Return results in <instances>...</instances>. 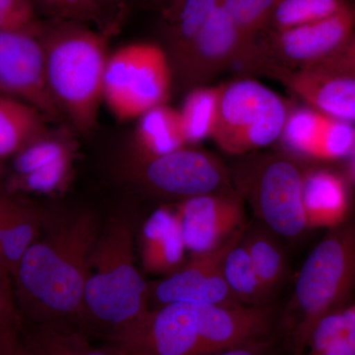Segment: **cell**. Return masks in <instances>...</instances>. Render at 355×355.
I'll use <instances>...</instances> for the list:
<instances>
[{
  "instance_id": "f546056e",
  "label": "cell",
  "mask_w": 355,
  "mask_h": 355,
  "mask_svg": "<svg viewBox=\"0 0 355 355\" xmlns=\"http://www.w3.org/2000/svg\"><path fill=\"white\" fill-rule=\"evenodd\" d=\"M326 116L312 108L294 110L287 116L279 139L292 153L314 159Z\"/></svg>"
},
{
  "instance_id": "b9f144b4",
  "label": "cell",
  "mask_w": 355,
  "mask_h": 355,
  "mask_svg": "<svg viewBox=\"0 0 355 355\" xmlns=\"http://www.w3.org/2000/svg\"><path fill=\"white\" fill-rule=\"evenodd\" d=\"M220 1H221V0H220Z\"/></svg>"
},
{
  "instance_id": "44dd1931",
  "label": "cell",
  "mask_w": 355,
  "mask_h": 355,
  "mask_svg": "<svg viewBox=\"0 0 355 355\" xmlns=\"http://www.w3.org/2000/svg\"><path fill=\"white\" fill-rule=\"evenodd\" d=\"M220 0H171L162 9V46L171 67L193 43Z\"/></svg>"
},
{
  "instance_id": "5bb4252c",
  "label": "cell",
  "mask_w": 355,
  "mask_h": 355,
  "mask_svg": "<svg viewBox=\"0 0 355 355\" xmlns=\"http://www.w3.org/2000/svg\"><path fill=\"white\" fill-rule=\"evenodd\" d=\"M243 233L216 251L191 254L181 268L156 282L150 295L157 306L175 302L241 304L229 291L222 273V261L229 248Z\"/></svg>"
},
{
  "instance_id": "7a4b0ae2",
  "label": "cell",
  "mask_w": 355,
  "mask_h": 355,
  "mask_svg": "<svg viewBox=\"0 0 355 355\" xmlns=\"http://www.w3.org/2000/svg\"><path fill=\"white\" fill-rule=\"evenodd\" d=\"M46 83L64 116L81 132L92 130L103 101L109 36L67 21L41 20Z\"/></svg>"
},
{
  "instance_id": "cb8c5ba5",
  "label": "cell",
  "mask_w": 355,
  "mask_h": 355,
  "mask_svg": "<svg viewBox=\"0 0 355 355\" xmlns=\"http://www.w3.org/2000/svg\"><path fill=\"white\" fill-rule=\"evenodd\" d=\"M46 116L31 105L0 94V159L13 157L21 149L49 132Z\"/></svg>"
},
{
  "instance_id": "836d02e7",
  "label": "cell",
  "mask_w": 355,
  "mask_h": 355,
  "mask_svg": "<svg viewBox=\"0 0 355 355\" xmlns=\"http://www.w3.org/2000/svg\"><path fill=\"white\" fill-rule=\"evenodd\" d=\"M355 150V125L326 116L314 159L323 161L349 157Z\"/></svg>"
},
{
  "instance_id": "74e56055",
  "label": "cell",
  "mask_w": 355,
  "mask_h": 355,
  "mask_svg": "<svg viewBox=\"0 0 355 355\" xmlns=\"http://www.w3.org/2000/svg\"><path fill=\"white\" fill-rule=\"evenodd\" d=\"M266 350H268V345L266 340H263V342L248 343L233 349L222 350L210 355H266Z\"/></svg>"
},
{
  "instance_id": "603a6c76",
  "label": "cell",
  "mask_w": 355,
  "mask_h": 355,
  "mask_svg": "<svg viewBox=\"0 0 355 355\" xmlns=\"http://www.w3.org/2000/svg\"><path fill=\"white\" fill-rule=\"evenodd\" d=\"M133 153L140 157H156L188 146L179 111L159 105L137 119Z\"/></svg>"
},
{
  "instance_id": "d4e9b609",
  "label": "cell",
  "mask_w": 355,
  "mask_h": 355,
  "mask_svg": "<svg viewBox=\"0 0 355 355\" xmlns=\"http://www.w3.org/2000/svg\"><path fill=\"white\" fill-rule=\"evenodd\" d=\"M304 352L308 355H355V300L317 322Z\"/></svg>"
},
{
  "instance_id": "4dcf8cb0",
  "label": "cell",
  "mask_w": 355,
  "mask_h": 355,
  "mask_svg": "<svg viewBox=\"0 0 355 355\" xmlns=\"http://www.w3.org/2000/svg\"><path fill=\"white\" fill-rule=\"evenodd\" d=\"M73 151L70 140L62 135L46 132L13 156L14 176H23L51 164L64 154Z\"/></svg>"
},
{
  "instance_id": "30bf717a",
  "label": "cell",
  "mask_w": 355,
  "mask_h": 355,
  "mask_svg": "<svg viewBox=\"0 0 355 355\" xmlns=\"http://www.w3.org/2000/svg\"><path fill=\"white\" fill-rule=\"evenodd\" d=\"M108 340L121 355H205L198 303L149 308Z\"/></svg>"
},
{
  "instance_id": "6da1fadb",
  "label": "cell",
  "mask_w": 355,
  "mask_h": 355,
  "mask_svg": "<svg viewBox=\"0 0 355 355\" xmlns=\"http://www.w3.org/2000/svg\"><path fill=\"white\" fill-rule=\"evenodd\" d=\"M43 230L11 277L18 304L35 324L85 322L84 296L98 222L92 214H76L44 218Z\"/></svg>"
},
{
  "instance_id": "e575fe53",
  "label": "cell",
  "mask_w": 355,
  "mask_h": 355,
  "mask_svg": "<svg viewBox=\"0 0 355 355\" xmlns=\"http://www.w3.org/2000/svg\"><path fill=\"white\" fill-rule=\"evenodd\" d=\"M40 21L32 0H0V31L31 29Z\"/></svg>"
},
{
  "instance_id": "5b68a950",
  "label": "cell",
  "mask_w": 355,
  "mask_h": 355,
  "mask_svg": "<svg viewBox=\"0 0 355 355\" xmlns=\"http://www.w3.org/2000/svg\"><path fill=\"white\" fill-rule=\"evenodd\" d=\"M240 157L229 172L238 195L273 234L286 239L299 237L308 229L300 166L284 153H254Z\"/></svg>"
},
{
  "instance_id": "83f0119b",
  "label": "cell",
  "mask_w": 355,
  "mask_h": 355,
  "mask_svg": "<svg viewBox=\"0 0 355 355\" xmlns=\"http://www.w3.org/2000/svg\"><path fill=\"white\" fill-rule=\"evenodd\" d=\"M219 87L193 88L179 110L187 144L193 146L212 137L218 113Z\"/></svg>"
},
{
  "instance_id": "f1b7e54d",
  "label": "cell",
  "mask_w": 355,
  "mask_h": 355,
  "mask_svg": "<svg viewBox=\"0 0 355 355\" xmlns=\"http://www.w3.org/2000/svg\"><path fill=\"white\" fill-rule=\"evenodd\" d=\"M349 6L347 0H279L266 26L282 31L331 17Z\"/></svg>"
},
{
  "instance_id": "1f68e13d",
  "label": "cell",
  "mask_w": 355,
  "mask_h": 355,
  "mask_svg": "<svg viewBox=\"0 0 355 355\" xmlns=\"http://www.w3.org/2000/svg\"><path fill=\"white\" fill-rule=\"evenodd\" d=\"M73 158V151H70L51 164L44 166L30 174L13 176L7 190L11 193L24 191L39 193H51L62 190L69 180Z\"/></svg>"
},
{
  "instance_id": "484cf974",
  "label": "cell",
  "mask_w": 355,
  "mask_h": 355,
  "mask_svg": "<svg viewBox=\"0 0 355 355\" xmlns=\"http://www.w3.org/2000/svg\"><path fill=\"white\" fill-rule=\"evenodd\" d=\"M242 237L243 235L231 245L224 256L222 261L224 279L229 291L241 304L268 305L270 294L259 279Z\"/></svg>"
},
{
  "instance_id": "d6a6232c",
  "label": "cell",
  "mask_w": 355,
  "mask_h": 355,
  "mask_svg": "<svg viewBox=\"0 0 355 355\" xmlns=\"http://www.w3.org/2000/svg\"><path fill=\"white\" fill-rule=\"evenodd\" d=\"M279 2V0H221L220 4L248 43L254 46Z\"/></svg>"
},
{
  "instance_id": "d590c367",
  "label": "cell",
  "mask_w": 355,
  "mask_h": 355,
  "mask_svg": "<svg viewBox=\"0 0 355 355\" xmlns=\"http://www.w3.org/2000/svg\"><path fill=\"white\" fill-rule=\"evenodd\" d=\"M18 324L10 280L0 277V329L18 328Z\"/></svg>"
},
{
  "instance_id": "4316f807",
  "label": "cell",
  "mask_w": 355,
  "mask_h": 355,
  "mask_svg": "<svg viewBox=\"0 0 355 355\" xmlns=\"http://www.w3.org/2000/svg\"><path fill=\"white\" fill-rule=\"evenodd\" d=\"M277 237L261 224L245 229L242 237L257 275L270 294L282 284L286 272V254Z\"/></svg>"
},
{
  "instance_id": "d6986e66",
  "label": "cell",
  "mask_w": 355,
  "mask_h": 355,
  "mask_svg": "<svg viewBox=\"0 0 355 355\" xmlns=\"http://www.w3.org/2000/svg\"><path fill=\"white\" fill-rule=\"evenodd\" d=\"M44 219L36 207L3 188L0 209L2 257L11 277L26 252L39 239Z\"/></svg>"
},
{
  "instance_id": "8d00e7d4",
  "label": "cell",
  "mask_w": 355,
  "mask_h": 355,
  "mask_svg": "<svg viewBox=\"0 0 355 355\" xmlns=\"http://www.w3.org/2000/svg\"><path fill=\"white\" fill-rule=\"evenodd\" d=\"M0 355H19L18 328L0 329Z\"/></svg>"
},
{
  "instance_id": "f35d334b",
  "label": "cell",
  "mask_w": 355,
  "mask_h": 355,
  "mask_svg": "<svg viewBox=\"0 0 355 355\" xmlns=\"http://www.w3.org/2000/svg\"><path fill=\"white\" fill-rule=\"evenodd\" d=\"M3 191V187L0 186V209H1V195ZM0 277L6 280H10L11 277L9 272H7L6 265H4L3 257H2V248H1V228H0Z\"/></svg>"
},
{
  "instance_id": "2e32d148",
  "label": "cell",
  "mask_w": 355,
  "mask_h": 355,
  "mask_svg": "<svg viewBox=\"0 0 355 355\" xmlns=\"http://www.w3.org/2000/svg\"><path fill=\"white\" fill-rule=\"evenodd\" d=\"M310 108L355 125V78L316 70L280 71L270 76Z\"/></svg>"
},
{
  "instance_id": "9a60e30c",
  "label": "cell",
  "mask_w": 355,
  "mask_h": 355,
  "mask_svg": "<svg viewBox=\"0 0 355 355\" xmlns=\"http://www.w3.org/2000/svg\"><path fill=\"white\" fill-rule=\"evenodd\" d=\"M198 307L205 355L263 342L275 321L268 305L198 303Z\"/></svg>"
},
{
  "instance_id": "ab89813d",
  "label": "cell",
  "mask_w": 355,
  "mask_h": 355,
  "mask_svg": "<svg viewBox=\"0 0 355 355\" xmlns=\"http://www.w3.org/2000/svg\"><path fill=\"white\" fill-rule=\"evenodd\" d=\"M137 1L146 6H161L163 9L171 0H137Z\"/></svg>"
},
{
  "instance_id": "60d3db41",
  "label": "cell",
  "mask_w": 355,
  "mask_h": 355,
  "mask_svg": "<svg viewBox=\"0 0 355 355\" xmlns=\"http://www.w3.org/2000/svg\"><path fill=\"white\" fill-rule=\"evenodd\" d=\"M350 157H352V162H350V173H352V177L355 179V150Z\"/></svg>"
},
{
  "instance_id": "7402d4cb",
  "label": "cell",
  "mask_w": 355,
  "mask_h": 355,
  "mask_svg": "<svg viewBox=\"0 0 355 355\" xmlns=\"http://www.w3.org/2000/svg\"><path fill=\"white\" fill-rule=\"evenodd\" d=\"M19 355H121L110 345L96 347L72 324L37 323L19 338Z\"/></svg>"
},
{
  "instance_id": "e0dca14e",
  "label": "cell",
  "mask_w": 355,
  "mask_h": 355,
  "mask_svg": "<svg viewBox=\"0 0 355 355\" xmlns=\"http://www.w3.org/2000/svg\"><path fill=\"white\" fill-rule=\"evenodd\" d=\"M139 253L147 272L170 275L186 261L187 249L175 207L154 210L142 225Z\"/></svg>"
},
{
  "instance_id": "8fae6325",
  "label": "cell",
  "mask_w": 355,
  "mask_h": 355,
  "mask_svg": "<svg viewBox=\"0 0 355 355\" xmlns=\"http://www.w3.org/2000/svg\"><path fill=\"white\" fill-rule=\"evenodd\" d=\"M40 23L31 29L0 31V94L27 103L46 119L58 121L64 114L46 83Z\"/></svg>"
},
{
  "instance_id": "8992f818",
  "label": "cell",
  "mask_w": 355,
  "mask_h": 355,
  "mask_svg": "<svg viewBox=\"0 0 355 355\" xmlns=\"http://www.w3.org/2000/svg\"><path fill=\"white\" fill-rule=\"evenodd\" d=\"M288 116L286 103L254 79L219 86L218 113L212 139L224 153L244 156L272 146Z\"/></svg>"
},
{
  "instance_id": "3957f363",
  "label": "cell",
  "mask_w": 355,
  "mask_h": 355,
  "mask_svg": "<svg viewBox=\"0 0 355 355\" xmlns=\"http://www.w3.org/2000/svg\"><path fill=\"white\" fill-rule=\"evenodd\" d=\"M355 291V220L330 229L299 270L284 314L297 354L304 352L311 331L321 318L350 302Z\"/></svg>"
},
{
  "instance_id": "52a82bcc",
  "label": "cell",
  "mask_w": 355,
  "mask_h": 355,
  "mask_svg": "<svg viewBox=\"0 0 355 355\" xmlns=\"http://www.w3.org/2000/svg\"><path fill=\"white\" fill-rule=\"evenodd\" d=\"M169 58L157 44L132 43L109 55L103 79V101L121 121L139 119L166 104L172 84Z\"/></svg>"
},
{
  "instance_id": "4fadbf2b",
  "label": "cell",
  "mask_w": 355,
  "mask_h": 355,
  "mask_svg": "<svg viewBox=\"0 0 355 355\" xmlns=\"http://www.w3.org/2000/svg\"><path fill=\"white\" fill-rule=\"evenodd\" d=\"M187 252L209 253L244 232V200L237 191L209 193L175 205Z\"/></svg>"
},
{
  "instance_id": "ba28073f",
  "label": "cell",
  "mask_w": 355,
  "mask_h": 355,
  "mask_svg": "<svg viewBox=\"0 0 355 355\" xmlns=\"http://www.w3.org/2000/svg\"><path fill=\"white\" fill-rule=\"evenodd\" d=\"M133 181L158 198L177 203L209 193L235 191L230 173L214 154L188 146L156 157L132 154Z\"/></svg>"
},
{
  "instance_id": "277c9868",
  "label": "cell",
  "mask_w": 355,
  "mask_h": 355,
  "mask_svg": "<svg viewBox=\"0 0 355 355\" xmlns=\"http://www.w3.org/2000/svg\"><path fill=\"white\" fill-rule=\"evenodd\" d=\"M150 288L135 266L130 219L116 217L98 237L84 296L85 322L108 336L149 309Z\"/></svg>"
},
{
  "instance_id": "7c38bea8",
  "label": "cell",
  "mask_w": 355,
  "mask_h": 355,
  "mask_svg": "<svg viewBox=\"0 0 355 355\" xmlns=\"http://www.w3.org/2000/svg\"><path fill=\"white\" fill-rule=\"evenodd\" d=\"M253 49L219 4L193 43L173 65V74L187 87H200L236 62L246 67Z\"/></svg>"
},
{
  "instance_id": "ac0fdd59",
  "label": "cell",
  "mask_w": 355,
  "mask_h": 355,
  "mask_svg": "<svg viewBox=\"0 0 355 355\" xmlns=\"http://www.w3.org/2000/svg\"><path fill=\"white\" fill-rule=\"evenodd\" d=\"M303 207L308 229H333L349 219L350 197L347 182L327 169L303 175Z\"/></svg>"
},
{
  "instance_id": "9c48e42d",
  "label": "cell",
  "mask_w": 355,
  "mask_h": 355,
  "mask_svg": "<svg viewBox=\"0 0 355 355\" xmlns=\"http://www.w3.org/2000/svg\"><path fill=\"white\" fill-rule=\"evenodd\" d=\"M354 33L355 8L349 6L331 17L257 39L246 69L270 76L306 69L338 50Z\"/></svg>"
},
{
  "instance_id": "ffe728a7",
  "label": "cell",
  "mask_w": 355,
  "mask_h": 355,
  "mask_svg": "<svg viewBox=\"0 0 355 355\" xmlns=\"http://www.w3.org/2000/svg\"><path fill=\"white\" fill-rule=\"evenodd\" d=\"M39 17L89 26L111 36L125 15L128 0H32Z\"/></svg>"
}]
</instances>
